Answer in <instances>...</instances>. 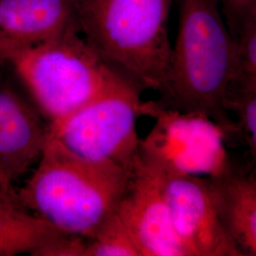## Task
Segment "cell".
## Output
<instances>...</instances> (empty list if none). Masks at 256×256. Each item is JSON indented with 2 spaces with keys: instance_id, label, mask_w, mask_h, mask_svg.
Masks as SVG:
<instances>
[{
  "instance_id": "13",
  "label": "cell",
  "mask_w": 256,
  "mask_h": 256,
  "mask_svg": "<svg viewBox=\"0 0 256 256\" xmlns=\"http://www.w3.org/2000/svg\"><path fill=\"white\" fill-rule=\"evenodd\" d=\"M84 256H142L136 242L114 212L86 238Z\"/></svg>"
},
{
  "instance_id": "2",
  "label": "cell",
  "mask_w": 256,
  "mask_h": 256,
  "mask_svg": "<svg viewBox=\"0 0 256 256\" xmlns=\"http://www.w3.org/2000/svg\"><path fill=\"white\" fill-rule=\"evenodd\" d=\"M128 176L117 165L82 158L48 140L14 200L63 234L90 238L116 210Z\"/></svg>"
},
{
  "instance_id": "10",
  "label": "cell",
  "mask_w": 256,
  "mask_h": 256,
  "mask_svg": "<svg viewBox=\"0 0 256 256\" xmlns=\"http://www.w3.org/2000/svg\"><path fill=\"white\" fill-rule=\"evenodd\" d=\"M75 24L74 0H0V58Z\"/></svg>"
},
{
  "instance_id": "6",
  "label": "cell",
  "mask_w": 256,
  "mask_h": 256,
  "mask_svg": "<svg viewBox=\"0 0 256 256\" xmlns=\"http://www.w3.org/2000/svg\"><path fill=\"white\" fill-rule=\"evenodd\" d=\"M142 115L155 118L156 124L140 138V154L164 170L210 178L232 170L227 136L212 120L165 108L158 101L144 102Z\"/></svg>"
},
{
  "instance_id": "17",
  "label": "cell",
  "mask_w": 256,
  "mask_h": 256,
  "mask_svg": "<svg viewBox=\"0 0 256 256\" xmlns=\"http://www.w3.org/2000/svg\"><path fill=\"white\" fill-rule=\"evenodd\" d=\"M14 202V200L12 196L5 194L4 191L2 190V188L0 187V202Z\"/></svg>"
},
{
  "instance_id": "1",
  "label": "cell",
  "mask_w": 256,
  "mask_h": 256,
  "mask_svg": "<svg viewBox=\"0 0 256 256\" xmlns=\"http://www.w3.org/2000/svg\"><path fill=\"white\" fill-rule=\"evenodd\" d=\"M178 27L168 79L158 102L165 108L204 115L227 138L238 135L225 102L238 77L236 41L220 0H178Z\"/></svg>"
},
{
  "instance_id": "11",
  "label": "cell",
  "mask_w": 256,
  "mask_h": 256,
  "mask_svg": "<svg viewBox=\"0 0 256 256\" xmlns=\"http://www.w3.org/2000/svg\"><path fill=\"white\" fill-rule=\"evenodd\" d=\"M209 180L220 221L227 234L242 256H256V174H238L232 169Z\"/></svg>"
},
{
  "instance_id": "4",
  "label": "cell",
  "mask_w": 256,
  "mask_h": 256,
  "mask_svg": "<svg viewBox=\"0 0 256 256\" xmlns=\"http://www.w3.org/2000/svg\"><path fill=\"white\" fill-rule=\"evenodd\" d=\"M52 124L92 100L119 70L106 63L75 24L60 34L3 55Z\"/></svg>"
},
{
  "instance_id": "15",
  "label": "cell",
  "mask_w": 256,
  "mask_h": 256,
  "mask_svg": "<svg viewBox=\"0 0 256 256\" xmlns=\"http://www.w3.org/2000/svg\"><path fill=\"white\" fill-rule=\"evenodd\" d=\"M238 77L234 88L256 90V18L240 28L236 36Z\"/></svg>"
},
{
  "instance_id": "3",
  "label": "cell",
  "mask_w": 256,
  "mask_h": 256,
  "mask_svg": "<svg viewBox=\"0 0 256 256\" xmlns=\"http://www.w3.org/2000/svg\"><path fill=\"white\" fill-rule=\"evenodd\" d=\"M172 0H74L80 34L102 58L138 84L162 94L172 44Z\"/></svg>"
},
{
  "instance_id": "9",
  "label": "cell",
  "mask_w": 256,
  "mask_h": 256,
  "mask_svg": "<svg viewBox=\"0 0 256 256\" xmlns=\"http://www.w3.org/2000/svg\"><path fill=\"white\" fill-rule=\"evenodd\" d=\"M48 124L36 108L9 88L0 86V187L12 186L38 162L46 146Z\"/></svg>"
},
{
  "instance_id": "7",
  "label": "cell",
  "mask_w": 256,
  "mask_h": 256,
  "mask_svg": "<svg viewBox=\"0 0 256 256\" xmlns=\"http://www.w3.org/2000/svg\"><path fill=\"white\" fill-rule=\"evenodd\" d=\"M115 212L142 256H192L174 230L164 170L140 154L129 172Z\"/></svg>"
},
{
  "instance_id": "16",
  "label": "cell",
  "mask_w": 256,
  "mask_h": 256,
  "mask_svg": "<svg viewBox=\"0 0 256 256\" xmlns=\"http://www.w3.org/2000/svg\"><path fill=\"white\" fill-rule=\"evenodd\" d=\"M220 4L230 32L234 38L247 22L256 18V0H220Z\"/></svg>"
},
{
  "instance_id": "8",
  "label": "cell",
  "mask_w": 256,
  "mask_h": 256,
  "mask_svg": "<svg viewBox=\"0 0 256 256\" xmlns=\"http://www.w3.org/2000/svg\"><path fill=\"white\" fill-rule=\"evenodd\" d=\"M164 172L174 230L192 256H242L220 221L209 178Z\"/></svg>"
},
{
  "instance_id": "5",
  "label": "cell",
  "mask_w": 256,
  "mask_h": 256,
  "mask_svg": "<svg viewBox=\"0 0 256 256\" xmlns=\"http://www.w3.org/2000/svg\"><path fill=\"white\" fill-rule=\"evenodd\" d=\"M144 90L118 72L92 100L48 124V140L82 158L108 162L130 172L140 154L137 120Z\"/></svg>"
},
{
  "instance_id": "14",
  "label": "cell",
  "mask_w": 256,
  "mask_h": 256,
  "mask_svg": "<svg viewBox=\"0 0 256 256\" xmlns=\"http://www.w3.org/2000/svg\"><path fill=\"white\" fill-rule=\"evenodd\" d=\"M226 110L238 116L236 122L238 137L250 151L252 158L256 156V90L232 88L225 102Z\"/></svg>"
},
{
  "instance_id": "12",
  "label": "cell",
  "mask_w": 256,
  "mask_h": 256,
  "mask_svg": "<svg viewBox=\"0 0 256 256\" xmlns=\"http://www.w3.org/2000/svg\"><path fill=\"white\" fill-rule=\"evenodd\" d=\"M62 236L46 220L21 209L16 202H0V256H39Z\"/></svg>"
}]
</instances>
